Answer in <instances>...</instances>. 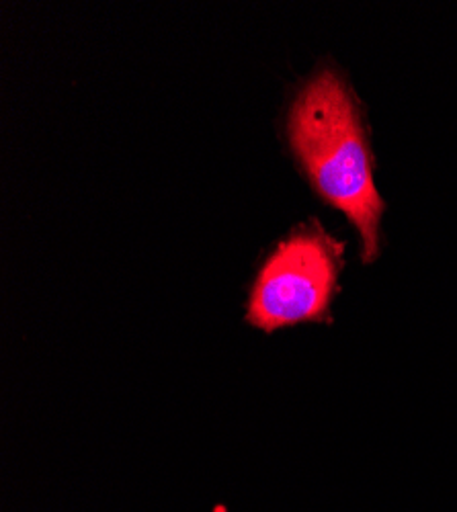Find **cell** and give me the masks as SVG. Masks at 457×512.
I'll list each match as a JSON object with an SVG mask.
<instances>
[{"instance_id":"6da1fadb","label":"cell","mask_w":457,"mask_h":512,"mask_svg":"<svg viewBox=\"0 0 457 512\" xmlns=\"http://www.w3.org/2000/svg\"><path fill=\"white\" fill-rule=\"evenodd\" d=\"M285 140L310 187L359 234L363 261H376L386 205L359 101L337 70L320 68L298 89L287 107Z\"/></svg>"},{"instance_id":"7a4b0ae2","label":"cell","mask_w":457,"mask_h":512,"mask_svg":"<svg viewBox=\"0 0 457 512\" xmlns=\"http://www.w3.org/2000/svg\"><path fill=\"white\" fill-rule=\"evenodd\" d=\"M343 269V244L322 226L306 224L275 244L259 267L248 322L273 332L326 314Z\"/></svg>"}]
</instances>
